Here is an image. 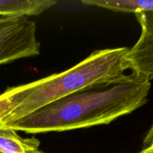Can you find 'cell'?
<instances>
[{
	"mask_svg": "<svg viewBox=\"0 0 153 153\" xmlns=\"http://www.w3.org/2000/svg\"><path fill=\"white\" fill-rule=\"evenodd\" d=\"M82 2L124 13H137L153 10V0H83Z\"/></svg>",
	"mask_w": 153,
	"mask_h": 153,
	"instance_id": "7",
	"label": "cell"
},
{
	"mask_svg": "<svg viewBox=\"0 0 153 153\" xmlns=\"http://www.w3.org/2000/svg\"><path fill=\"white\" fill-rule=\"evenodd\" d=\"M34 21L25 16H0V65L40 54Z\"/></svg>",
	"mask_w": 153,
	"mask_h": 153,
	"instance_id": "3",
	"label": "cell"
},
{
	"mask_svg": "<svg viewBox=\"0 0 153 153\" xmlns=\"http://www.w3.org/2000/svg\"><path fill=\"white\" fill-rule=\"evenodd\" d=\"M141 28L138 40L125 56L128 70L153 79V10L135 13Z\"/></svg>",
	"mask_w": 153,
	"mask_h": 153,
	"instance_id": "4",
	"label": "cell"
},
{
	"mask_svg": "<svg viewBox=\"0 0 153 153\" xmlns=\"http://www.w3.org/2000/svg\"><path fill=\"white\" fill-rule=\"evenodd\" d=\"M138 153H153V144L145 148V149H143Z\"/></svg>",
	"mask_w": 153,
	"mask_h": 153,
	"instance_id": "10",
	"label": "cell"
},
{
	"mask_svg": "<svg viewBox=\"0 0 153 153\" xmlns=\"http://www.w3.org/2000/svg\"><path fill=\"white\" fill-rule=\"evenodd\" d=\"M40 144L35 137L22 138L14 130L0 127V151L2 153H31L38 150Z\"/></svg>",
	"mask_w": 153,
	"mask_h": 153,
	"instance_id": "6",
	"label": "cell"
},
{
	"mask_svg": "<svg viewBox=\"0 0 153 153\" xmlns=\"http://www.w3.org/2000/svg\"><path fill=\"white\" fill-rule=\"evenodd\" d=\"M19 86L8 88L3 94H0V122L4 119L18 105L16 94Z\"/></svg>",
	"mask_w": 153,
	"mask_h": 153,
	"instance_id": "8",
	"label": "cell"
},
{
	"mask_svg": "<svg viewBox=\"0 0 153 153\" xmlns=\"http://www.w3.org/2000/svg\"><path fill=\"white\" fill-rule=\"evenodd\" d=\"M128 50L127 47H119L94 51L66 71L19 85L18 105L0 122V127L71 94L126 80L129 76L126 74L128 68L125 56Z\"/></svg>",
	"mask_w": 153,
	"mask_h": 153,
	"instance_id": "2",
	"label": "cell"
},
{
	"mask_svg": "<svg viewBox=\"0 0 153 153\" xmlns=\"http://www.w3.org/2000/svg\"><path fill=\"white\" fill-rule=\"evenodd\" d=\"M0 153H2V152H1V151H0Z\"/></svg>",
	"mask_w": 153,
	"mask_h": 153,
	"instance_id": "12",
	"label": "cell"
},
{
	"mask_svg": "<svg viewBox=\"0 0 153 153\" xmlns=\"http://www.w3.org/2000/svg\"><path fill=\"white\" fill-rule=\"evenodd\" d=\"M57 3L54 0H0V16H37Z\"/></svg>",
	"mask_w": 153,
	"mask_h": 153,
	"instance_id": "5",
	"label": "cell"
},
{
	"mask_svg": "<svg viewBox=\"0 0 153 153\" xmlns=\"http://www.w3.org/2000/svg\"><path fill=\"white\" fill-rule=\"evenodd\" d=\"M31 153H46V152H42V151H40V150H36V151H34V152H32Z\"/></svg>",
	"mask_w": 153,
	"mask_h": 153,
	"instance_id": "11",
	"label": "cell"
},
{
	"mask_svg": "<svg viewBox=\"0 0 153 153\" xmlns=\"http://www.w3.org/2000/svg\"><path fill=\"white\" fill-rule=\"evenodd\" d=\"M150 88L149 78L131 72L120 83L71 94L2 128L40 134L108 125L144 105Z\"/></svg>",
	"mask_w": 153,
	"mask_h": 153,
	"instance_id": "1",
	"label": "cell"
},
{
	"mask_svg": "<svg viewBox=\"0 0 153 153\" xmlns=\"http://www.w3.org/2000/svg\"><path fill=\"white\" fill-rule=\"evenodd\" d=\"M153 144V123L151 128L148 131L147 134L144 137L143 141V149L148 147V146H151Z\"/></svg>",
	"mask_w": 153,
	"mask_h": 153,
	"instance_id": "9",
	"label": "cell"
}]
</instances>
